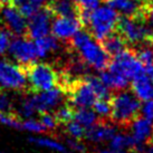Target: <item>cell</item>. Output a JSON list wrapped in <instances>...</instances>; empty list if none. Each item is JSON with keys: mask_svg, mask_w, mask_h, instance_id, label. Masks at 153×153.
Instances as JSON below:
<instances>
[{"mask_svg": "<svg viewBox=\"0 0 153 153\" xmlns=\"http://www.w3.org/2000/svg\"><path fill=\"white\" fill-rule=\"evenodd\" d=\"M66 45L72 51H77L81 59L96 71L102 72L110 64L111 57L103 51L101 45L89 35L88 31L83 28L78 30Z\"/></svg>", "mask_w": 153, "mask_h": 153, "instance_id": "1", "label": "cell"}, {"mask_svg": "<svg viewBox=\"0 0 153 153\" xmlns=\"http://www.w3.org/2000/svg\"><path fill=\"white\" fill-rule=\"evenodd\" d=\"M116 31L123 37L128 46H140L144 44L151 46L153 30L149 27L148 19L140 8L134 15L120 16Z\"/></svg>", "mask_w": 153, "mask_h": 153, "instance_id": "2", "label": "cell"}, {"mask_svg": "<svg viewBox=\"0 0 153 153\" xmlns=\"http://www.w3.org/2000/svg\"><path fill=\"white\" fill-rule=\"evenodd\" d=\"M110 102V120L117 126H128L133 120L140 115V100L131 91H126V88L112 94Z\"/></svg>", "mask_w": 153, "mask_h": 153, "instance_id": "3", "label": "cell"}, {"mask_svg": "<svg viewBox=\"0 0 153 153\" xmlns=\"http://www.w3.org/2000/svg\"><path fill=\"white\" fill-rule=\"evenodd\" d=\"M28 83V93H38L57 87L59 84V72L48 63L36 60L22 66Z\"/></svg>", "mask_w": 153, "mask_h": 153, "instance_id": "4", "label": "cell"}, {"mask_svg": "<svg viewBox=\"0 0 153 153\" xmlns=\"http://www.w3.org/2000/svg\"><path fill=\"white\" fill-rule=\"evenodd\" d=\"M120 15L108 6L97 7L91 13L85 28L97 43L116 30Z\"/></svg>", "mask_w": 153, "mask_h": 153, "instance_id": "5", "label": "cell"}, {"mask_svg": "<svg viewBox=\"0 0 153 153\" xmlns=\"http://www.w3.org/2000/svg\"><path fill=\"white\" fill-rule=\"evenodd\" d=\"M106 69L111 72L119 73L128 79H132L139 74L145 72V67L136 58L133 48L130 46L126 47L116 56L112 57Z\"/></svg>", "mask_w": 153, "mask_h": 153, "instance_id": "6", "label": "cell"}, {"mask_svg": "<svg viewBox=\"0 0 153 153\" xmlns=\"http://www.w3.org/2000/svg\"><path fill=\"white\" fill-rule=\"evenodd\" d=\"M0 87L17 92H28V83L22 65L0 60Z\"/></svg>", "mask_w": 153, "mask_h": 153, "instance_id": "7", "label": "cell"}, {"mask_svg": "<svg viewBox=\"0 0 153 153\" xmlns=\"http://www.w3.org/2000/svg\"><path fill=\"white\" fill-rule=\"evenodd\" d=\"M8 53L22 66L33 63L38 58L34 42L28 37H16L11 39Z\"/></svg>", "mask_w": 153, "mask_h": 153, "instance_id": "8", "label": "cell"}, {"mask_svg": "<svg viewBox=\"0 0 153 153\" xmlns=\"http://www.w3.org/2000/svg\"><path fill=\"white\" fill-rule=\"evenodd\" d=\"M65 97H66L65 92L57 86L44 92L33 93V96H30V100L36 110V113L40 114L44 112H49L53 108H56L62 104Z\"/></svg>", "mask_w": 153, "mask_h": 153, "instance_id": "9", "label": "cell"}, {"mask_svg": "<svg viewBox=\"0 0 153 153\" xmlns=\"http://www.w3.org/2000/svg\"><path fill=\"white\" fill-rule=\"evenodd\" d=\"M53 18L51 13L48 11L46 7L40 9L39 11L34 13L27 22V34L26 37H28L31 40L37 38L45 37L51 34V19Z\"/></svg>", "mask_w": 153, "mask_h": 153, "instance_id": "10", "label": "cell"}, {"mask_svg": "<svg viewBox=\"0 0 153 153\" xmlns=\"http://www.w3.org/2000/svg\"><path fill=\"white\" fill-rule=\"evenodd\" d=\"M1 22L7 30L16 37H26L27 34V18H25L19 9L13 6H4L1 13Z\"/></svg>", "mask_w": 153, "mask_h": 153, "instance_id": "11", "label": "cell"}, {"mask_svg": "<svg viewBox=\"0 0 153 153\" xmlns=\"http://www.w3.org/2000/svg\"><path fill=\"white\" fill-rule=\"evenodd\" d=\"M54 22L51 24V35L58 40H65L67 43L72 37L81 30L82 24L76 17H54Z\"/></svg>", "mask_w": 153, "mask_h": 153, "instance_id": "12", "label": "cell"}, {"mask_svg": "<svg viewBox=\"0 0 153 153\" xmlns=\"http://www.w3.org/2000/svg\"><path fill=\"white\" fill-rule=\"evenodd\" d=\"M117 133L114 124L108 123V120H98L92 126L85 128V136L94 143H101V142H108Z\"/></svg>", "mask_w": 153, "mask_h": 153, "instance_id": "13", "label": "cell"}, {"mask_svg": "<svg viewBox=\"0 0 153 153\" xmlns=\"http://www.w3.org/2000/svg\"><path fill=\"white\" fill-rule=\"evenodd\" d=\"M128 126H131V135L137 143L143 145L153 140V122L143 116H136Z\"/></svg>", "mask_w": 153, "mask_h": 153, "instance_id": "14", "label": "cell"}, {"mask_svg": "<svg viewBox=\"0 0 153 153\" xmlns=\"http://www.w3.org/2000/svg\"><path fill=\"white\" fill-rule=\"evenodd\" d=\"M54 17H76L78 9L75 0H49L45 6Z\"/></svg>", "mask_w": 153, "mask_h": 153, "instance_id": "15", "label": "cell"}, {"mask_svg": "<svg viewBox=\"0 0 153 153\" xmlns=\"http://www.w3.org/2000/svg\"><path fill=\"white\" fill-rule=\"evenodd\" d=\"M131 92L143 102L153 98V85L146 73H141L132 78Z\"/></svg>", "mask_w": 153, "mask_h": 153, "instance_id": "16", "label": "cell"}, {"mask_svg": "<svg viewBox=\"0 0 153 153\" xmlns=\"http://www.w3.org/2000/svg\"><path fill=\"white\" fill-rule=\"evenodd\" d=\"M100 45L103 48V51L106 53L107 55L110 56L111 58L120 54L122 51H124L128 46L126 42L124 40V38L121 35L115 30L112 34L106 36L105 38L100 42Z\"/></svg>", "mask_w": 153, "mask_h": 153, "instance_id": "17", "label": "cell"}, {"mask_svg": "<svg viewBox=\"0 0 153 153\" xmlns=\"http://www.w3.org/2000/svg\"><path fill=\"white\" fill-rule=\"evenodd\" d=\"M100 79L106 86L107 88L114 89V91H122L128 86V78L121 75L119 73L111 72L108 69L102 71L100 75Z\"/></svg>", "mask_w": 153, "mask_h": 153, "instance_id": "18", "label": "cell"}, {"mask_svg": "<svg viewBox=\"0 0 153 153\" xmlns=\"http://www.w3.org/2000/svg\"><path fill=\"white\" fill-rule=\"evenodd\" d=\"M35 47H36V53H37V57H45V56L49 53V51H56L59 44H58V39L55 38L51 34L47 35L45 37L42 38L35 39Z\"/></svg>", "mask_w": 153, "mask_h": 153, "instance_id": "19", "label": "cell"}, {"mask_svg": "<svg viewBox=\"0 0 153 153\" xmlns=\"http://www.w3.org/2000/svg\"><path fill=\"white\" fill-rule=\"evenodd\" d=\"M108 7L114 9L116 13L125 16L134 15L139 11L140 6H137L135 0H104Z\"/></svg>", "mask_w": 153, "mask_h": 153, "instance_id": "20", "label": "cell"}, {"mask_svg": "<svg viewBox=\"0 0 153 153\" xmlns=\"http://www.w3.org/2000/svg\"><path fill=\"white\" fill-rule=\"evenodd\" d=\"M73 120L81 124L82 126L87 128L96 123L100 119L96 115V113L93 110H91L89 107H81V108H75L74 110Z\"/></svg>", "mask_w": 153, "mask_h": 153, "instance_id": "21", "label": "cell"}, {"mask_svg": "<svg viewBox=\"0 0 153 153\" xmlns=\"http://www.w3.org/2000/svg\"><path fill=\"white\" fill-rule=\"evenodd\" d=\"M29 142L38 145V146H43V148H46V149L56 151V152L69 153L65 145H63L62 143H59V142H57L55 140L48 139V137H30Z\"/></svg>", "mask_w": 153, "mask_h": 153, "instance_id": "22", "label": "cell"}, {"mask_svg": "<svg viewBox=\"0 0 153 153\" xmlns=\"http://www.w3.org/2000/svg\"><path fill=\"white\" fill-rule=\"evenodd\" d=\"M49 0H27L25 4L19 7V11L25 18H30L34 13L43 9Z\"/></svg>", "mask_w": 153, "mask_h": 153, "instance_id": "23", "label": "cell"}, {"mask_svg": "<svg viewBox=\"0 0 153 153\" xmlns=\"http://www.w3.org/2000/svg\"><path fill=\"white\" fill-rule=\"evenodd\" d=\"M74 110H75L74 107L71 106L68 103H66V104H62V105H58L56 107V111L53 113V115L57 121V123L65 125L66 123L73 121Z\"/></svg>", "mask_w": 153, "mask_h": 153, "instance_id": "24", "label": "cell"}, {"mask_svg": "<svg viewBox=\"0 0 153 153\" xmlns=\"http://www.w3.org/2000/svg\"><path fill=\"white\" fill-rule=\"evenodd\" d=\"M137 48H133V51L135 53L136 58L140 60V63L144 67L153 65V49L150 45H140V46H136Z\"/></svg>", "mask_w": 153, "mask_h": 153, "instance_id": "25", "label": "cell"}, {"mask_svg": "<svg viewBox=\"0 0 153 153\" xmlns=\"http://www.w3.org/2000/svg\"><path fill=\"white\" fill-rule=\"evenodd\" d=\"M93 111L100 120H110L111 102L110 98H96L93 103Z\"/></svg>", "mask_w": 153, "mask_h": 153, "instance_id": "26", "label": "cell"}, {"mask_svg": "<svg viewBox=\"0 0 153 153\" xmlns=\"http://www.w3.org/2000/svg\"><path fill=\"white\" fill-rule=\"evenodd\" d=\"M0 122L9 128H22V121L20 120V116L18 113L15 112H6V113H0Z\"/></svg>", "mask_w": 153, "mask_h": 153, "instance_id": "27", "label": "cell"}, {"mask_svg": "<svg viewBox=\"0 0 153 153\" xmlns=\"http://www.w3.org/2000/svg\"><path fill=\"white\" fill-rule=\"evenodd\" d=\"M65 128H66V133L68 135H71L72 139L82 141V139H84L85 136V128L74 120L65 124Z\"/></svg>", "mask_w": 153, "mask_h": 153, "instance_id": "28", "label": "cell"}, {"mask_svg": "<svg viewBox=\"0 0 153 153\" xmlns=\"http://www.w3.org/2000/svg\"><path fill=\"white\" fill-rule=\"evenodd\" d=\"M22 126L24 130H27V131L29 132H34V133H44V132H47L46 128L42 124L40 121L34 120L31 119V117L22 121Z\"/></svg>", "mask_w": 153, "mask_h": 153, "instance_id": "29", "label": "cell"}, {"mask_svg": "<svg viewBox=\"0 0 153 153\" xmlns=\"http://www.w3.org/2000/svg\"><path fill=\"white\" fill-rule=\"evenodd\" d=\"M11 42V33L6 28L0 29V56L4 55L8 51V47Z\"/></svg>", "mask_w": 153, "mask_h": 153, "instance_id": "30", "label": "cell"}, {"mask_svg": "<svg viewBox=\"0 0 153 153\" xmlns=\"http://www.w3.org/2000/svg\"><path fill=\"white\" fill-rule=\"evenodd\" d=\"M40 122L46 128L47 131H53V130H56V128L59 125L57 123L56 119L54 117V115L49 113V112H44V113H40Z\"/></svg>", "mask_w": 153, "mask_h": 153, "instance_id": "31", "label": "cell"}, {"mask_svg": "<svg viewBox=\"0 0 153 153\" xmlns=\"http://www.w3.org/2000/svg\"><path fill=\"white\" fill-rule=\"evenodd\" d=\"M13 112V104L8 94L4 92V88L0 87V113Z\"/></svg>", "mask_w": 153, "mask_h": 153, "instance_id": "32", "label": "cell"}, {"mask_svg": "<svg viewBox=\"0 0 153 153\" xmlns=\"http://www.w3.org/2000/svg\"><path fill=\"white\" fill-rule=\"evenodd\" d=\"M140 113L142 114L143 117L153 122V100H148L144 101L143 104H141V110Z\"/></svg>", "mask_w": 153, "mask_h": 153, "instance_id": "33", "label": "cell"}, {"mask_svg": "<svg viewBox=\"0 0 153 153\" xmlns=\"http://www.w3.org/2000/svg\"><path fill=\"white\" fill-rule=\"evenodd\" d=\"M67 144L69 148H72L73 151H76L79 153H86L87 149H86L85 144L82 143L81 140H75V139H68Z\"/></svg>", "mask_w": 153, "mask_h": 153, "instance_id": "34", "label": "cell"}, {"mask_svg": "<svg viewBox=\"0 0 153 153\" xmlns=\"http://www.w3.org/2000/svg\"><path fill=\"white\" fill-rule=\"evenodd\" d=\"M27 1V0H11V4L10 6H13V7H16V8H19L22 4H24Z\"/></svg>", "mask_w": 153, "mask_h": 153, "instance_id": "35", "label": "cell"}, {"mask_svg": "<svg viewBox=\"0 0 153 153\" xmlns=\"http://www.w3.org/2000/svg\"><path fill=\"white\" fill-rule=\"evenodd\" d=\"M10 4H11V0H0V7L9 6Z\"/></svg>", "mask_w": 153, "mask_h": 153, "instance_id": "36", "label": "cell"}, {"mask_svg": "<svg viewBox=\"0 0 153 153\" xmlns=\"http://www.w3.org/2000/svg\"><path fill=\"white\" fill-rule=\"evenodd\" d=\"M100 153H125L123 151H101ZM134 153H144V152H134Z\"/></svg>", "mask_w": 153, "mask_h": 153, "instance_id": "37", "label": "cell"}, {"mask_svg": "<svg viewBox=\"0 0 153 153\" xmlns=\"http://www.w3.org/2000/svg\"><path fill=\"white\" fill-rule=\"evenodd\" d=\"M137 2H140L141 4H149L151 0H135Z\"/></svg>", "mask_w": 153, "mask_h": 153, "instance_id": "38", "label": "cell"}, {"mask_svg": "<svg viewBox=\"0 0 153 153\" xmlns=\"http://www.w3.org/2000/svg\"><path fill=\"white\" fill-rule=\"evenodd\" d=\"M151 47H152V49H153V39H152V43H151Z\"/></svg>", "mask_w": 153, "mask_h": 153, "instance_id": "39", "label": "cell"}, {"mask_svg": "<svg viewBox=\"0 0 153 153\" xmlns=\"http://www.w3.org/2000/svg\"><path fill=\"white\" fill-rule=\"evenodd\" d=\"M0 153H2V152H0Z\"/></svg>", "mask_w": 153, "mask_h": 153, "instance_id": "40", "label": "cell"}, {"mask_svg": "<svg viewBox=\"0 0 153 153\" xmlns=\"http://www.w3.org/2000/svg\"><path fill=\"white\" fill-rule=\"evenodd\" d=\"M75 1H76V0H75Z\"/></svg>", "mask_w": 153, "mask_h": 153, "instance_id": "41", "label": "cell"}]
</instances>
